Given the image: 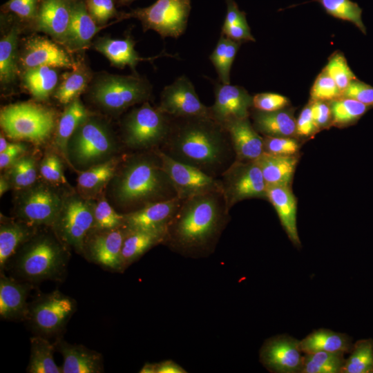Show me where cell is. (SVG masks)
I'll return each instance as SVG.
<instances>
[{
    "instance_id": "1",
    "label": "cell",
    "mask_w": 373,
    "mask_h": 373,
    "mask_svg": "<svg viewBox=\"0 0 373 373\" xmlns=\"http://www.w3.org/2000/svg\"><path fill=\"white\" fill-rule=\"evenodd\" d=\"M158 149L218 178L236 160L227 130L209 116L171 117L167 135Z\"/></svg>"
},
{
    "instance_id": "2",
    "label": "cell",
    "mask_w": 373,
    "mask_h": 373,
    "mask_svg": "<svg viewBox=\"0 0 373 373\" xmlns=\"http://www.w3.org/2000/svg\"><path fill=\"white\" fill-rule=\"evenodd\" d=\"M157 149L126 158L110 182L113 202L125 213L177 197Z\"/></svg>"
},
{
    "instance_id": "3",
    "label": "cell",
    "mask_w": 373,
    "mask_h": 373,
    "mask_svg": "<svg viewBox=\"0 0 373 373\" xmlns=\"http://www.w3.org/2000/svg\"><path fill=\"white\" fill-rule=\"evenodd\" d=\"M229 214L222 192L184 200L168 225L165 242L185 251L206 249L217 240Z\"/></svg>"
},
{
    "instance_id": "4",
    "label": "cell",
    "mask_w": 373,
    "mask_h": 373,
    "mask_svg": "<svg viewBox=\"0 0 373 373\" xmlns=\"http://www.w3.org/2000/svg\"><path fill=\"white\" fill-rule=\"evenodd\" d=\"M64 243L48 233H36L18 251L16 272L30 281L58 280L66 271L68 253Z\"/></svg>"
},
{
    "instance_id": "5",
    "label": "cell",
    "mask_w": 373,
    "mask_h": 373,
    "mask_svg": "<svg viewBox=\"0 0 373 373\" xmlns=\"http://www.w3.org/2000/svg\"><path fill=\"white\" fill-rule=\"evenodd\" d=\"M118 151V144L108 126L88 116L68 140L67 162L82 171L116 157Z\"/></svg>"
},
{
    "instance_id": "6",
    "label": "cell",
    "mask_w": 373,
    "mask_h": 373,
    "mask_svg": "<svg viewBox=\"0 0 373 373\" xmlns=\"http://www.w3.org/2000/svg\"><path fill=\"white\" fill-rule=\"evenodd\" d=\"M0 124L11 139L41 144L51 135L55 119L53 113L46 108L32 103H19L1 109Z\"/></svg>"
},
{
    "instance_id": "7",
    "label": "cell",
    "mask_w": 373,
    "mask_h": 373,
    "mask_svg": "<svg viewBox=\"0 0 373 373\" xmlns=\"http://www.w3.org/2000/svg\"><path fill=\"white\" fill-rule=\"evenodd\" d=\"M170 121L171 116L145 102L124 118L123 141L128 148L135 151L159 148L167 135Z\"/></svg>"
},
{
    "instance_id": "8",
    "label": "cell",
    "mask_w": 373,
    "mask_h": 373,
    "mask_svg": "<svg viewBox=\"0 0 373 373\" xmlns=\"http://www.w3.org/2000/svg\"><path fill=\"white\" fill-rule=\"evenodd\" d=\"M95 202L79 193L64 197L59 213L51 227L66 246L84 254L86 238L94 225Z\"/></svg>"
},
{
    "instance_id": "9",
    "label": "cell",
    "mask_w": 373,
    "mask_h": 373,
    "mask_svg": "<svg viewBox=\"0 0 373 373\" xmlns=\"http://www.w3.org/2000/svg\"><path fill=\"white\" fill-rule=\"evenodd\" d=\"M151 93V86L138 76L106 75L95 82L92 98L102 108L119 113L136 104L147 102Z\"/></svg>"
},
{
    "instance_id": "10",
    "label": "cell",
    "mask_w": 373,
    "mask_h": 373,
    "mask_svg": "<svg viewBox=\"0 0 373 373\" xmlns=\"http://www.w3.org/2000/svg\"><path fill=\"white\" fill-rule=\"evenodd\" d=\"M191 0H157L152 5L122 15L121 19H139L144 30H153L164 38H177L184 32Z\"/></svg>"
},
{
    "instance_id": "11",
    "label": "cell",
    "mask_w": 373,
    "mask_h": 373,
    "mask_svg": "<svg viewBox=\"0 0 373 373\" xmlns=\"http://www.w3.org/2000/svg\"><path fill=\"white\" fill-rule=\"evenodd\" d=\"M15 205L19 220L37 227H52L62 205L64 197L51 185L35 182L19 190Z\"/></svg>"
},
{
    "instance_id": "12",
    "label": "cell",
    "mask_w": 373,
    "mask_h": 373,
    "mask_svg": "<svg viewBox=\"0 0 373 373\" xmlns=\"http://www.w3.org/2000/svg\"><path fill=\"white\" fill-rule=\"evenodd\" d=\"M227 209L249 198H267V186L256 161L235 160L220 176Z\"/></svg>"
},
{
    "instance_id": "13",
    "label": "cell",
    "mask_w": 373,
    "mask_h": 373,
    "mask_svg": "<svg viewBox=\"0 0 373 373\" xmlns=\"http://www.w3.org/2000/svg\"><path fill=\"white\" fill-rule=\"evenodd\" d=\"M76 308L73 298L55 290L35 300L29 306L27 318L39 335L50 336L63 331Z\"/></svg>"
},
{
    "instance_id": "14",
    "label": "cell",
    "mask_w": 373,
    "mask_h": 373,
    "mask_svg": "<svg viewBox=\"0 0 373 373\" xmlns=\"http://www.w3.org/2000/svg\"><path fill=\"white\" fill-rule=\"evenodd\" d=\"M157 150L180 199L184 200L212 192H222L220 178L210 176L194 166L176 161L158 148Z\"/></svg>"
},
{
    "instance_id": "15",
    "label": "cell",
    "mask_w": 373,
    "mask_h": 373,
    "mask_svg": "<svg viewBox=\"0 0 373 373\" xmlns=\"http://www.w3.org/2000/svg\"><path fill=\"white\" fill-rule=\"evenodd\" d=\"M126 233L125 226L113 229L91 230L85 240L84 254L108 269L123 271L122 250Z\"/></svg>"
},
{
    "instance_id": "16",
    "label": "cell",
    "mask_w": 373,
    "mask_h": 373,
    "mask_svg": "<svg viewBox=\"0 0 373 373\" xmlns=\"http://www.w3.org/2000/svg\"><path fill=\"white\" fill-rule=\"evenodd\" d=\"M173 117L209 116V106L200 100L192 82L185 75L165 86L158 107Z\"/></svg>"
},
{
    "instance_id": "17",
    "label": "cell",
    "mask_w": 373,
    "mask_h": 373,
    "mask_svg": "<svg viewBox=\"0 0 373 373\" xmlns=\"http://www.w3.org/2000/svg\"><path fill=\"white\" fill-rule=\"evenodd\" d=\"M300 341L288 334L267 339L260 351L262 364L271 372L301 373L303 357Z\"/></svg>"
},
{
    "instance_id": "18",
    "label": "cell",
    "mask_w": 373,
    "mask_h": 373,
    "mask_svg": "<svg viewBox=\"0 0 373 373\" xmlns=\"http://www.w3.org/2000/svg\"><path fill=\"white\" fill-rule=\"evenodd\" d=\"M215 102L209 106V116L221 124L236 119L249 117L252 97L242 86L217 83Z\"/></svg>"
},
{
    "instance_id": "19",
    "label": "cell",
    "mask_w": 373,
    "mask_h": 373,
    "mask_svg": "<svg viewBox=\"0 0 373 373\" xmlns=\"http://www.w3.org/2000/svg\"><path fill=\"white\" fill-rule=\"evenodd\" d=\"M178 197L149 204L124 214V226L128 230H149L168 227L182 204Z\"/></svg>"
},
{
    "instance_id": "20",
    "label": "cell",
    "mask_w": 373,
    "mask_h": 373,
    "mask_svg": "<svg viewBox=\"0 0 373 373\" xmlns=\"http://www.w3.org/2000/svg\"><path fill=\"white\" fill-rule=\"evenodd\" d=\"M222 125L231 139L235 160L255 161L264 153L263 137L259 135L249 117L231 120Z\"/></svg>"
},
{
    "instance_id": "21",
    "label": "cell",
    "mask_w": 373,
    "mask_h": 373,
    "mask_svg": "<svg viewBox=\"0 0 373 373\" xmlns=\"http://www.w3.org/2000/svg\"><path fill=\"white\" fill-rule=\"evenodd\" d=\"M73 0H40L35 19L37 28L66 43Z\"/></svg>"
},
{
    "instance_id": "22",
    "label": "cell",
    "mask_w": 373,
    "mask_h": 373,
    "mask_svg": "<svg viewBox=\"0 0 373 373\" xmlns=\"http://www.w3.org/2000/svg\"><path fill=\"white\" fill-rule=\"evenodd\" d=\"M21 59L26 69L43 66L67 68L74 67L70 57L62 48L50 40L40 37L27 41Z\"/></svg>"
},
{
    "instance_id": "23",
    "label": "cell",
    "mask_w": 373,
    "mask_h": 373,
    "mask_svg": "<svg viewBox=\"0 0 373 373\" xmlns=\"http://www.w3.org/2000/svg\"><path fill=\"white\" fill-rule=\"evenodd\" d=\"M63 356L61 373H101L104 372L102 355L82 345L70 344L62 338L54 343Z\"/></svg>"
},
{
    "instance_id": "24",
    "label": "cell",
    "mask_w": 373,
    "mask_h": 373,
    "mask_svg": "<svg viewBox=\"0 0 373 373\" xmlns=\"http://www.w3.org/2000/svg\"><path fill=\"white\" fill-rule=\"evenodd\" d=\"M267 198L274 207L280 223L291 242L300 247L296 224L297 202L290 186L287 185L269 186Z\"/></svg>"
},
{
    "instance_id": "25",
    "label": "cell",
    "mask_w": 373,
    "mask_h": 373,
    "mask_svg": "<svg viewBox=\"0 0 373 373\" xmlns=\"http://www.w3.org/2000/svg\"><path fill=\"white\" fill-rule=\"evenodd\" d=\"M30 286L6 277H0V316L5 320L27 318L29 305L27 296Z\"/></svg>"
},
{
    "instance_id": "26",
    "label": "cell",
    "mask_w": 373,
    "mask_h": 373,
    "mask_svg": "<svg viewBox=\"0 0 373 373\" xmlns=\"http://www.w3.org/2000/svg\"><path fill=\"white\" fill-rule=\"evenodd\" d=\"M102 28L89 14L85 1L73 0L67 45L73 49L84 48Z\"/></svg>"
},
{
    "instance_id": "27",
    "label": "cell",
    "mask_w": 373,
    "mask_h": 373,
    "mask_svg": "<svg viewBox=\"0 0 373 373\" xmlns=\"http://www.w3.org/2000/svg\"><path fill=\"white\" fill-rule=\"evenodd\" d=\"M37 227L21 220L1 221L0 225V267L2 271L8 261L36 233Z\"/></svg>"
},
{
    "instance_id": "28",
    "label": "cell",
    "mask_w": 373,
    "mask_h": 373,
    "mask_svg": "<svg viewBox=\"0 0 373 373\" xmlns=\"http://www.w3.org/2000/svg\"><path fill=\"white\" fill-rule=\"evenodd\" d=\"M167 228L149 230L127 229L122 250L123 269L137 260L151 247L165 242Z\"/></svg>"
},
{
    "instance_id": "29",
    "label": "cell",
    "mask_w": 373,
    "mask_h": 373,
    "mask_svg": "<svg viewBox=\"0 0 373 373\" xmlns=\"http://www.w3.org/2000/svg\"><path fill=\"white\" fill-rule=\"evenodd\" d=\"M352 346L348 335L325 328L315 329L300 341L303 354L327 352L345 354L350 352Z\"/></svg>"
},
{
    "instance_id": "30",
    "label": "cell",
    "mask_w": 373,
    "mask_h": 373,
    "mask_svg": "<svg viewBox=\"0 0 373 373\" xmlns=\"http://www.w3.org/2000/svg\"><path fill=\"white\" fill-rule=\"evenodd\" d=\"M135 44V42L130 37L125 39L104 37L100 38L96 41L95 48L98 52L103 54L112 65L119 68L128 66L135 72V67L138 61L150 60L155 57L142 58L140 57L134 48Z\"/></svg>"
},
{
    "instance_id": "31",
    "label": "cell",
    "mask_w": 373,
    "mask_h": 373,
    "mask_svg": "<svg viewBox=\"0 0 373 373\" xmlns=\"http://www.w3.org/2000/svg\"><path fill=\"white\" fill-rule=\"evenodd\" d=\"M120 162L121 158L116 156L79 171L77 180L79 193L88 198L97 195L113 178Z\"/></svg>"
},
{
    "instance_id": "32",
    "label": "cell",
    "mask_w": 373,
    "mask_h": 373,
    "mask_svg": "<svg viewBox=\"0 0 373 373\" xmlns=\"http://www.w3.org/2000/svg\"><path fill=\"white\" fill-rule=\"evenodd\" d=\"M256 162L260 166L267 186H289L297 164L294 155H279L264 152Z\"/></svg>"
},
{
    "instance_id": "33",
    "label": "cell",
    "mask_w": 373,
    "mask_h": 373,
    "mask_svg": "<svg viewBox=\"0 0 373 373\" xmlns=\"http://www.w3.org/2000/svg\"><path fill=\"white\" fill-rule=\"evenodd\" d=\"M253 126L265 136L290 137L296 133V121L291 113L279 110L272 112L255 109Z\"/></svg>"
},
{
    "instance_id": "34",
    "label": "cell",
    "mask_w": 373,
    "mask_h": 373,
    "mask_svg": "<svg viewBox=\"0 0 373 373\" xmlns=\"http://www.w3.org/2000/svg\"><path fill=\"white\" fill-rule=\"evenodd\" d=\"M89 116L81 101L76 98L68 104L61 115L57 128L55 144L67 161V144L77 128Z\"/></svg>"
},
{
    "instance_id": "35",
    "label": "cell",
    "mask_w": 373,
    "mask_h": 373,
    "mask_svg": "<svg viewBox=\"0 0 373 373\" xmlns=\"http://www.w3.org/2000/svg\"><path fill=\"white\" fill-rule=\"evenodd\" d=\"M30 356L27 367L30 373H61L54 361L55 344L46 337L38 335L30 338Z\"/></svg>"
},
{
    "instance_id": "36",
    "label": "cell",
    "mask_w": 373,
    "mask_h": 373,
    "mask_svg": "<svg viewBox=\"0 0 373 373\" xmlns=\"http://www.w3.org/2000/svg\"><path fill=\"white\" fill-rule=\"evenodd\" d=\"M58 82L56 70L49 66H37L25 70L23 82L37 99H47L55 90Z\"/></svg>"
},
{
    "instance_id": "37",
    "label": "cell",
    "mask_w": 373,
    "mask_h": 373,
    "mask_svg": "<svg viewBox=\"0 0 373 373\" xmlns=\"http://www.w3.org/2000/svg\"><path fill=\"white\" fill-rule=\"evenodd\" d=\"M18 28L14 26L0 41V80L3 84L15 80L17 75Z\"/></svg>"
},
{
    "instance_id": "38",
    "label": "cell",
    "mask_w": 373,
    "mask_h": 373,
    "mask_svg": "<svg viewBox=\"0 0 373 373\" xmlns=\"http://www.w3.org/2000/svg\"><path fill=\"white\" fill-rule=\"evenodd\" d=\"M39 168L36 160L30 155H23L18 158L4 174L11 188L21 190L37 182Z\"/></svg>"
},
{
    "instance_id": "39",
    "label": "cell",
    "mask_w": 373,
    "mask_h": 373,
    "mask_svg": "<svg viewBox=\"0 0 373 373\" xmlns=\"http://www.w3.org/2000/svg\"><path fill=\"white\" fill-rule=\"evenodd\" d=\"M332 111V124L345 126L356 123L371 106L355 99L341 97L329 102Z\"/></svg>"
},
{
    "instance_id": "40",
    "label": "cell",
    "mask_w": 373,
    "mask_h": 373,
    "mask_svg": "<svg viewBox=\"0 0 373 373\" xmlns=\"http://www.w3.org/2000/svg\"><path fill=\"white\" fill-rule=\"evenodd\" d=\"M344 355L327 352L304 354L301 373H341Z\"/></svg>"
},
{
    "instance_id": "41",
    "label": "cell",
    "mask_w": 373,
    "mask_h": 373,
    "mask_svg": "<svg viewBox=\"0 0 373 373\" xmlns=\"http://www.w3.org/2000/svg\"><path fill=\"white\" fill-rule=\"evenodd\" d=\"M341 373H373V340L362 339L353 344Z\"/></svg>"
},
{
    "instance_id": "42",
    "label": "cell",
    "mask_w": 373,
    "mask_h": 373,
    "mask_svg": "<svg viewBox=\"0 0 373 373\" xmlns=\"http://www.w3.org/2000/svg\"><path fill=\"white\" fill-rule=\"evenodd\" d=\"M318 3L329 15L352 23L363 34L366 28L362 21V9L351 0H312Z\"/></svg>"
},
{
    "instance_id": "43",
    "label": "cell",
    "mask_w": 373,
    "mask_h": 373,
    "mask_svg": "<svg viewBox=\"0 0 373 373\" xmlns=\"http://www.w3.org/2000/svg\"><path fill=\"white\" fill-rule=\"evenodd\" d=\"M87 84V75L80 70H74L65 75L54 96L61 104H68L84 90Z\"/></svg>"
},
{
    "instance_id": "44",
    "label": "cell",
    "mask_w": 373,
    "mask_h": 373,
    "mask_svg": "<svg viewBox=\"0 0 373 373\" xmlns=\"http://www.w3.org/2000/svg\"><path fill=\"white\" fill-rule=\"evenodd\" d=\"M323 70L332 78L342 93L357 79L341 52H334Z\"/></svg>"
},
{
    "instance_id": "45",
    "label": "cell",
    "mask_w": 373,
    "mask_h": 373,
    "mask_svg": "<svg viewBox=\"0 0 373 373\" xmlns=\"http://www.w3.org/2000/svg\"><path fill=\"white\" fill-rule=\"evenodd\" d=\"M122 226H124V214L117 213L104 198L96 202L92 230L113 229Z\"/></svg>"
},
{
    "instance_id": "46",
    "label": "cell",
    "mask_w": 373,
    "mask_h": 373,
    "mask_svg": "<svg viewBox=\"0 0 373 373\" xmlns=\"http://www.w3.org/2000/svg\"><path fill=\"white\" fill-rule=\"evenodd\" d=\"M312 101L331 102L342 96V92L323 70L316 78L310 91Z\"/></svg>"
},
{
    "instance_id": "47",
    "label": "cell",
    "mask_w": 373,
    "mask_h": 373,
    "mask_svg": "<svg viewBox=\"0 0 373 373\" xmlns=\"http://www.w3.org/2000/svg\"><path fill=\"white\" fill-rule=\"evenodd\" d=\"M62 162L55 153L46 154L39 166L41 176L48 182L53 184H66L64 174Z\"/></svg>"
},
{
    "instance_id": "48",
    "label": "cell",
    "mask_w": 373,
    "mask_h": 373,
    "mask_svg": "<svg viewBox=\"0 0 373 373\" xmlns=\"http://www.w3.org/2000/svg\"><path fill=\"white\" fill-rule=\"evenodd\" d=\"M264 152L279 155H294L299 149L296 140L290 137L265 136Z\"/></svg>"
},
{
    "instance_id": "49",
    "label": "cell",
    "mask_w": 373,
    "mask_h": 373,
    "mask_svg": "<svg viewBox=\"0 0 373 373\" xmlns=\"http://www.w3.org/2000/svg\"><path fill=\"white\" fill-rule=\"evenodd\" d=\"M87 10L99 24H104L113 17L119 15L115 0H85Z\"/></svg>"
},
{
    "instance_id": "50",
    "label": "cell",
    "mask_w": 373,
    "mask_h": 373,
    "mask_svg": "<svg viewBox=\"0 0 373 373\" xmlns=\"http://www.w3.org/2000/svg\"><path fill=\"white\" fill-rule=\"evenodd\" d=\"M288 104L289 99L277 93H262L252 97V107L260 111H276L283 109Z\"/></svg>"
},
{
    "instance_id": "51",
    "label": "cell",
    "mask_w": 373,
    "mask_h": 373,
    "mask_svg": "<svg viewBox=\"0 0 373 373\" xmlns=\"http://www.w3.org/2000/svg\"><path fill=\"white\" fill-rule=\"evenodd\" d=\"M40 0H9L3 9L11 12L23 20H35Z\"/></svg>"
},
{
    "instance_id": "52",
    "label": "cell",
    "mask_w": 373,
    "mask_h": 373,
    "mask_svg": "<svg viewBox=\"0 0 373 373\" xmlns=\"http://www.w3.org/2000/svg\"><path fill=\"white\" fill-rule=\"evenodd\" d=\"M373 107V86L358 79L353 80L342 93V96Z\"/></svg>"
},
{
    "instance_id": "53",
    "label": "cell",
    "mask_w": 373,
    "mask_h": 373,
    "mask_svg": "<svg viewBox=\"0 0 373 373\" xmlns=\"http://www.w3.org/2000/svg\"><path fill=\"white\" fill-rule=\"evenodd\" d=\"M318 130L312 116V104L309 102L302 110L296 120V133L302 137H309Z\"/></svg>"
},
{
    "instance_id": "54",
    "label": "cell",
    "mask_w": 373,
    "mask_h": 373,
    "mask_svg": "<svg viewBox=\"0 0 373 373\" xmlns=\"http://www.w3.org/2000/svg\"><path fill=\"white\" fill-rule=\"evenodd\" d=\"M240 44V41H234L229 38L228 39L222 68L220 73L218 75L220 79V82L222 84H230V71L231 66Z\"/></svg>"
},
{
    "instance_id": "55",
    "label": "cell",
    "mask_w": 373,
    "mask_h": 373,
    "mask_svg": "<svg viewBox=\"0 0 373 373\" xmlns=\"http://www.w3.org/2000/svg\"><path fill=\"white\" fill-rule=\"evenodd\" d=\"M312 111L314 123L319 130L332 123L330 104L327 101H312Z\"/></svg>"
},
{
    "instance_id": "56",
    "label": "cell",
    "mask_w": 373,
    "mask_h": 373,
    "mask_svg": "<svg viewBox=\"0 0 373 373\" xmlns=\"http://www.w3.org/2000/svg\"><path fill=\"white\" fill-rule=\"evenodd\" d=\"M222 35L237 41H255V39L251 33L250 28L248 25L247 18H245L236 23L222 29Z\"/></svg>"
},
{
    "instance_id": "57",
    "label": "cell",
    "mask_w": 373,
    "mask_h": 373,
    "mask_svg": "<svg viewBox=\"0 0 373 373\" xmlns=\"http://www.w3.org/2000/svg\"><path fill=\"white\" fill-rule=\"evenodd\" d=\"M27 146L23 143L8 142L6 149L0 153V169H5L10 166L18 158L24 155Z\"/></svg>"
},
{
    "instance_id": "58",
    "label": "cell",
    "mask_w": 373,
    "mask_h": 373,
    "mask_svg": "<svg viewBox=\"0 0 373 373\" xmlns=\"http://www.w3.org/2000/svg\"><path fill=\"white\" fill-rule=\"evenodd\" d=\"M226 3L227 15L222 29L227 28L246 18L245 12L240 10L237 3L233 0H226Z\"/></svg>"
},
{
    "instance_id": "59",
    "label": "cell",
    "mask_w": 373,
    "mask_h": 373,
    "mask_svg": "<svg viewBox=\"0 0 373 373\" xmlns=\"http://www.w3.org/2000/svg\"><path fill=\"white\" fill-rule=\"evenodd\" d=\"M186 371L172 361L156 363V373H184Z\"/></svg>"
},
{
    "instance_id": "60",
    "label": "cell",
    "mask_w": 373,
    "mask_h": 373,
    "mask_svg": "<svg viewBox=\"0 0 373 373\" xmlns=\"http://www.w3.org/2000/svg\"><path fill=\"white\" fill-rule=\"evenodd\" d=\"M11 188V185L5 176V175H1L0 178V195L1 197Z\"/></svg>"
},
{
    "instance_id": "61",
    "label": "cell",
    "mask_w": 373,
    "mask_h": 373,
    "mask_svg": "<svg viewBox=\"0 0 373 373\" xmlns=\"http://www.w3.org/2000/svg\"><path fill=\"white\" fill-rule=\"evenodd\" d=\"M141 373H156V363H146L140 370Z\"/></svg>"
},
{
    "instance_id": "62",
    "label": "cell",
    "mask_w": 373,
    "mask_h": 373,
    "mask_svg": "<svg viewBox=\"0 0 373 373\" xmlns=\"http://www.w3.org/2000/svg\"><path fill=\"white\" fill-rule=\"evenodd\" d=\"M8 142L5 139L3 136L1 135L0 137V153L3 152L8 146Z\"/></svg>"
},
{
    "instance_id": "63",
    "label": "cell",
    "mask_w": 373,
    "mask_h": 373,
    "mask_svg": "<svg viewBox=\"0 0 373 373\" xmlns=\"http://www.w3.org/2000/svg\"><path fill=\"white\" fill-rule=\"evenodd\" d=\"M133 1L135 0H119V3L121 5H126L131 3Z\"/></svg>"
}]
</instances>
